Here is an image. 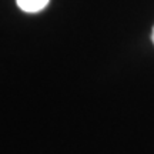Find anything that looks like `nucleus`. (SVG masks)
<instances>
[{
    "instance_id": "2",
    "label": "nucleus",
    "mask_w": 154,
    "mask_h": 154,
    "mask_svg": "<svg viewBox=\"0 0 154 154\" xmlns=\"http://www.w3.org/2000/svg\"><path fill=\"white\" fill-rule=\"evenodd\" d=\"M153 42H154V30H153Z\"/></svg>"
},
{
    "instance_id": "1",
    "label": "nucleus",
    "mask_w": 154,
    "mask_h": 154,
    "mask_svg": "<svg viewBox=\"0 0 154 154\" xmlns=\"http://www.w3.org/2000/svg\"><path fill=\"white\" fill-rule=\"evenodd\" d=\"M16 3L26 13H37L49 5V0H16Z\"/></svg>"
}]
</instances>
